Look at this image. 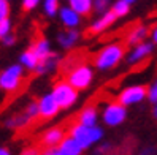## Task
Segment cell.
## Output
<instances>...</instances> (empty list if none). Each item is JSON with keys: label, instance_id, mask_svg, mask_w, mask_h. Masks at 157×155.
Listing matches in <instances>:
<instances>
[{"label": "cell", "instance_id": "obj_18", "mask_svg": "<svg viewBox=\"0 0 157 155\" xmlns=\"http://www.w3.org/2000/svg\"><path fill=\"white\" fill-rule=\"evenodd\" d=\"M94 5V0H70V6L75 10L78 14H89Z\"/></svg>", "mask_w": 157, "mask_h": 155}, {"label": "cell", "instance_id": "obj_29", "mask_svg": "<svg viewBox=\"0 0 157 155\" xmlns=\"http://www.w3.org/2000/svg\"><path fill=\"white\" fill-rule=\"evenodd\" d=\"M151 38H152V43H155V44H157V27L151 32Z\"/></svg>", "mask_w": 157, "mask_h": 155}, {"label": "cell", "instance_id": "obj_20", "mask_svg": "<svg viewBox=\"0 0 157 155\" xmlns=\"http://www.w3.org/2000/svg\"><path fill=\"white\" fill-rule=\"evenodd\" d=\"M38 56L35 54V51L30 48L29 51H25L22 56H21V63H24V65L27 67V68H30V70H35V67H36V63H38Z\"/></svg>", "mask_w": 157, "mask_h": 155}, {"label": "cell", "instance_id": "obj_28", "mask_svg": "<svg viewBox=\"0 0 157 155\" xmlns=\"http://www.w3.org/2000/svg\"><path fill=\"white\" fill-rule=\"evenodd\" d=\"M3 43L6 44V46H10V44H13V43H14V36H13V35H8V33H6V35L3 36Z\"/></svg>", "mask_w": 157, "mask_h": 155}, {"label": "cell", "instance_id": "obj_13", "mask_svg": "<svg viewBox=\"0 0 157 155\" xmlns=\"http://www.w3.org/2000/svg\"><path fill=\"white\" fill-rule=\"evenodd\" d=\"M82 150V147L78 144V141L70 136L67 139H62L59 144V153L60 155H79Z\"/></svg>", "mask_w": 157, "mask_h": 155}, {"label": "cell", "instance_id": "obj_14", "mask_svg": "<svg viewBox=\"0 0 157 155\" xmlns=\"http://www.w3.org/2000/svg\"><path fill=\"white\" fill-rule=\"evenodd\" d=\"M79 38V33L76 30H73V27H67L65 30L59 32L57 35V41L62 48H71Z\"/></svg>", "mask_w": 157, "mask_h": 155}, {"label": "cell", "instance_id": "obj_1", "mask_svg": "<svg viewBox=\"0 0 157 155\" xmlns=\"http://www.w3.org/2000/svg\"><path fill=\"white\" fill-rule=\"evenodd\" d=\"M125 43H113L109 46L103 48L95 57V65L100 70H109L116 67L119 62L122 60L125 54Z\"/></svg>", "mask_w": 157, "mask_h": 155}, {"label": "cell", "instance_id": "obj_10", "mask_svg": "<svg viewBox=\"0 0 157 155\" xmlns=\"http://www.w3.org/2000/svg\"><path fill=\"white\" fill-rule=\"evenodd\" d=\"M116 14H114V11L111 10V11H106V13H103V16L100 17L98 21H95L94 24H92L89 29H87V32H86V35H97V33H101L103 30H106L109 25H113V22L116 21Z\"/></svg>", "mask_w": 157, "mask_h": 155}, {"label": "cell", "instance_id": "obj_11", "mask_svg": "<svg viewBox=\"0 0 157 155\" xmlns=\"http://www.w3.org/2000/svg\"><path fill=\"white\" fill-rule=\"evenodd\" d=\"M146 36H147V27L146 25H135L130 29V32L127 33L124 43L127 46H135V44L141 43Z\"/></svg>", "mask_w": 157, "mask_h": 155}, {"label": "cell", "instance_id": "obj_8", "mask_svg": "<svg viewBox=\"0 0 157 155\" xmlns=\"http://www.w3.org/2000/svg\"><path fill=\"white\" fill-rule=\"evenodd\" d=\"M60 106L57 105L54 95H44L40 101H38V120L40 122H46L52 119L54 116L59 113Z\"/></svg>", "mask_w": 157, "mask_h": 155}, {"label": "cell", "instance_id": "obj_17", "mask_svg": "<svg viewBox=\"0 0 157 155\" xmlns=\"http://www.w3.org/2000/svg\"><path fill=\"white\" fill-rule=\"evenodd\" d=\"M57 63H59L57 56H54V54H49L48 57H44V59L38 60V63H36V67H35V71H36V73H46V71H51L54 67H57Z\"/></svg>", "mask_w": 157, "mask_h": 155}, {"label": "cell", "instance_id": "obj_3", "mask_svg": "<svg viewBox=\"0 0 157 155\" xmlns=\"http://www.w3.org/2000/svg\"><path fill=\"white\" fill-rule=\"evenodd\" d=\"M52 95L56 98V101L60 108H70L73 103L76 101L78 98V94H76V89L73 87L68 81H60L54 86V90H52Z\"/></svg>", "mask_w": 157, "mask_h": 155}, {"label": "cell", "instance_id": "obj_22", "mask_svg": "<svg viewBox=\"0 0 157 155\" xmlns=\"http://www.w3.org/2000/svg\"><path fill=\"white\" fill-rule=\"evenodd\" d=\"M59 10V0H44V11L46 14L54 16Z\"/></svg>", "mask_w": 157, "mask_h": 155}, {"label": "cell", "instance_id": "obj_2", "mask_svg": "<svg viewBox=\"0 0 157 155\" xmlns=\"http://www.w3.org/2000/svg\"><path fill=\"white\" fill-rule=\"evenodd\" d=\"M71 136L78 141V144L82 149L90 147V144H94L95 141H98L101 136H103V131H101L98 127L92 125V127H86L82 124H75L70 130Z\"/></svg>", "mask_w": 157, "mask_h": 155}, {"label": "cell", "instance_id": "obj_27", "mask_svg": "<svg viewBox=\"0 0 157 155\" xmlns=\"http://www.w3.org/2000/svg\"><path fill=\"white\" fill-rule=\"evenodd\" d=\"M38 2L40 0H24L22 2V10L24 11H30V10H33V8L38 5Z\"/></svg>", "mask_w": 157, "mask_h": 155}, {"label": "cell", "instance_id": "obj_19", "mask_svg": "<svg viewBox=\"0 0 157 155\" xmlns=\"http://www.w3.org/2000/svg\"><path fill=\"white\" fill-rule=\"evenodd\" d=\"M32 49L35 51V54L38 56L40 60L44 59V57H48L49 54H51V51H49V43L46 41L44 38H38V40H36V41L33 43Z\"/></svg>", "mask_w": 157, "mask_h": 155}, {"label": "cell", "instance_id": "obj_24", "mask_svg": "<svg viewBox=\"0 0 157 155\" xmlns=\"http://www.w3.org/2000/svg\"><path fill=\"white\" fill-rule=\"evenodd\" d=\"M10 29H11L10 19H8V17H2V19H0V38H3V36L10 32Z\"/></svg>", "mask_w": 157, "mask_h": 155}, {"label": "cell", "instance_id": "obj_6", "mask_svg": "<svg viewBox=\"0 0 157 155\" xmlns=\"http://www.w3.org/2000/svg\"><path fill=\"white\" fill-rule=\"evenodd\" d=\"M146 97H147V89L144 86H130L119 94L117 101L122 103L124 106H130L143 101Z\"/></svg>", "mask_w": 157, "mask_h": 155}, {"label": "cell", "instance_id": "obj_5", "mask_svg": "<svg viewBox=\"0 0 157 155\" xmlns=\"http://www.w3.org/2000/svg\"><path fill=\"white\" fill-rule=\"evenodd\" d=\"M92 70L86 65H78L75 67L70 73H68V83L78 89V90H82L86 89L90 83H92Z\"/></svg>", "mask_w": 157, "mask_h": 155}, {"label": "cell", "instance_id": "obj_9", "mask_svg": "<svg viewBox=\"0 0 157 155\" xmlns=\"http://www.w3.org/2000/svg\"><path fill=\"white\" fill-rule=\"evenodd\" d=\"M151 52H152V44L151 43H138L135 44V48L130 51V54H128V63L130 65H135V63H140L143 60H146L147 57L151 56Z\"/></svg>", "mask_w": 157, "mask_h": 155}, {"label": "cell", "instance_id": "obj_23", "mask_svg": "<svg viewBox=\"0 0 157 155\" xmlns=\"http://www.w3.org/2000/svg\"><path fill=\"white\" fill-rule=\"evenodd\" d=\"M109 3H111V0H94V5L92 6H94V10L97 13H105Z\"/></svg>", "mask_w": 157, "mask_h": 155}, {"label": "cell", "instance_id": "obj_30", "mask_svg": "<svg viewBox=\"0 0 157 155\" xmlns=\"http://www.w3.org/2000/svg\"><path fill=\"white\" fill-rule=\"evenodd\" d=\"M152 117L157 120V103H154V108H152Z\"/></svg>", "mask_w": 157, "mask_h": 155}, {"label": "cell", "instance_id": "obj_4", "mask_svg": "<svg viewBox=\"0 0 157 155\" xmlns=\"http://www.w3.org/2000/svg\"><path fill=\"white\" fill-rule=\"evenodd\" d=\"M22 83V68L19 65L10 67L0 75V87L6 92H13V90L19 89Z\"/></svg>", "mask_w": 157, "mask_h": 155}, {"label": "cell", "instance_id": "obj_21", "mask_svg": "<svg viewBox=\"0 0 157 155\" xmlns=\"http://www.w3.org/2000/svg\"><path fill=\"white\" fill-rule=\"evenodd\" d=\"M128 10H130V3H127L125 0H117V2L113 5V11L117 17L125 16L128 13Z\"/></svg>", "mask_w": 157, "mask_h": 155}, {"label": "cell", "instance_id": "obj_26", "mask_svg": "<svg viewBox=\"0 0 157 155\" xmlns=\"http://www.w3.org/2000/svg\"><path fill=\"white\" fill-rule=\"evenodd\" d=\"M8 14H10V3L6 0H0V19L8 17Z\"/></svg>", "mask_w": 157, "mask_h": 155}, {"label": "cell", "instance_id": "obj_12", "mask_svg": "<svg viewBox=\"0 0 157 155\" xmlns=\"http://www.w3.org/2000/svg\"><path fill=\"white\" fill-rule=\"evenodd\" d=\"M62 139H63V130L62 128H52L43 135L40 144L43 147H54V146H59Z\"/></svg>", "mask_w": 157, "mask_h": 155}, {"label": "cell", "instance_id": "obj_31", "mask_svg": "<svg viewBox=\"0 0 157 155\" xmlns=\"http://www.w3.org/2000/svg\"><path fill=\"white\" fill-rule=\"evenodd\" d=\"M10 152H8V149H3V147H0V155H8Z\"/></svg>", "mask_w": 157, "mask_h": 155}, {"label": "cell", "instance_id": "obj_15", "mask_svg": "<svg viewBox=\"0 0 157 155\" xmlns=\"http://www.w3.org/2000/svg\"><path fill=\"white\" fill-rule=\"evenodd\" d=\"M60 19L65 24V27H76L79 24V14L73 8H62L60 10Z\"/></svg>", "mask_w": 157, "mask_h": 155}, {"label": "cell", "instance_id": "obj_16", "mask_svg": "<svg viewBox=\"0 0 157 155\" xmlns=\"http://www.w3.org/2000/svg\"><path fill=\"white\" fill-rule=\"evenodd\" d=\"M95 120H97V109L94 106H87L81 111L79 117H78V124H82L86 127H92L95 125Z\"/></svg>", "mask_w": 157, "mask_h": 155}, {"label": "cell", "instance_id": "obj_25", "mask_svg": "<svg viewBox=\"0 0 157 155\" xmlns=\"http://www.w3.org/2000/svg\"><path fill=\"white\" fill-rule=\"evenodd\" d=\"M147 98H149V101L152 105L157 103V81H155V83H152L149 86V89H147Z\"/></svg>", "mask_w": 157, "mask_h": 155}, {"label": "cell", "instance_id": "obj_7", "mask_svg": "<svg viewBox=\"0 0 157 155\" xmlns=\"http://www.w3.org/2000/svg\"><path fill=\"white\" fill-rule=\"evenodd\" d=\"M125 116H127L125 106L119 101H114V103H109L103 111V122L109 127H116L125 120Z\"/></svg>", "mask_w": 157, "mask_h": 155}, {"label": "cell", "instance_id": "obj_32", "mask_svg": "<svg viewBox=\"0 0 157 155\" xmlns=\"http://www.w3.org/2000/svg\"><path fill=\"white\" fill-rule=\"evenodd\" d=\"M125 2H127V3H130V5H132V3L135 2V0H125Z\"/></svg>", "mask_w": 157, "mask_h": 155}]
</instances>
